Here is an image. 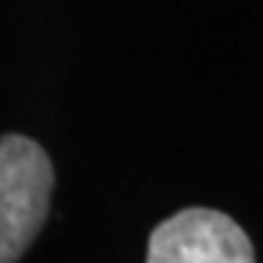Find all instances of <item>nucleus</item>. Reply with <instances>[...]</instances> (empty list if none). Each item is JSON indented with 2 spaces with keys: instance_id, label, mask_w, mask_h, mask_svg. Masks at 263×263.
Segmentation results:
<instances>
[{
  "instance_id": "nucleus-1",
  "label": "nucleus",
  "mask_w": 263,
  "mask_h": 263,
  "mask_svg": "<svg viewBox=\"0 0 263 263\" xmlns=\"http://www.w3.org/2000/svg\"><path fill=\"white\" fill-rule=\"evenodd\" d=\"M56 173L44 146L27 135L0 138V263H18L50 214Z\"/></svg>"
},
{
  "instance_id": "nucleus-2",
  "label": "nucleus",
  "mask_w": 263,
  "mask_h": 263,
  "mask_svg": "<svg viewBox=\"0 0 263 263\" xmlns=\"http://www.w3.org/2000/svg\"><path fill=\"white\" fill-rule=\"evenodd\" d=\"M146 263H257L240 222L214 208H184L152 228Z\"/></svg>"
}]
</instances>
